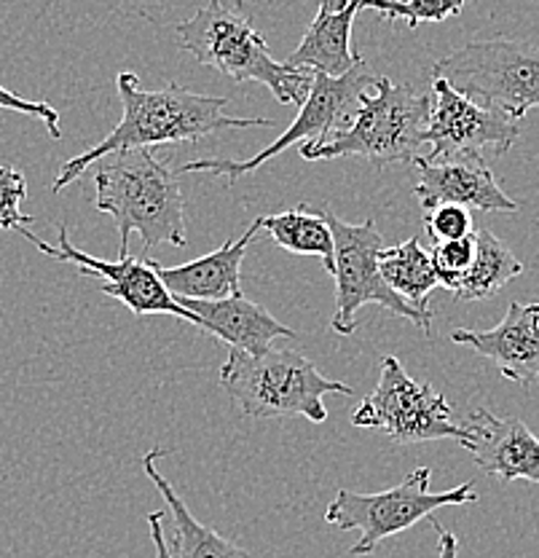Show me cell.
Masks as SVG:
<instances>
[{"instance_id":"cell-1","label":"cell","mask_w":539,"mask_h":558,"mask_svg":"<svg viewBox=\"0 0 539 558\" xmlns=\"http://www.w3.org/2000/svg\"><path fill=\"white\" fill-rule=\"evenodd\" d=\"M124 116L106 140L84 154L73 156L57 172L51 191L60 194L73 180L89 172L100 159L124 150L156 148V145L196 143L207 135H218L223 130H250V126H274L271 119H236L225 113V97H207L183 89L177 84H167L164 89L145 92L135 73H121L115 78Z\"/></svg>"},{"instance_id":"cell-2","label":"cell","mask_w":539,"mask_h":558,"mask_svg":"<svg viewBox=\"0 0 539 558\" xmlns=\"http://www.w3.org/2000/svg\"><path fill=\"white\" fill-rule=\"evenodd\" d=\"M95 174V207L119 226L121 255H130V236H140L145 250L156 244L185 247V205L180 172L150 148L106 156L89 170Z\"/></svg>"},{"instance_id":"cell-3","label":"cell","mask_w":539,"mask_h":558,"mask_svg":"<svg viewBox=\"0 0 539 558\" xmlns=\"http://www.w3.org/2000/svg\"><path fill=\"white\" fill-rule=\"evenodd\" d=\"M180 46L201 65L216 68L236 84L266 86L282 105H304L315 86L311 70L277 62L264 35L242 14V0H207L191 20L175 27Z\"/></svg>"},{"instance_id":"cell-4","label":"cell","mask_w":539,"mask_h":558,"mask_svg":"<svg viewBox=\"0 0 539 558\" xmlns=\"http://www.w3.org/2000/svg\"><path fill=\"white\" fill-rule=\"evenodd\" d=\"M432 92L414 84L376 81L373 92L363 95L350 126L322 145H301V159H365L376 167L395 161L414 165L430 126Z\"/></svg>"},{"instance_id":"cell-5","label":"cell","mask_w":539,"mask_h":558,"mask_svg":"<svg viewBox=\"0 0 539 558\" xmlns=\"http://www.w3.org/2000/svg\"><path fill=\"white\" fill-rule=\"evenodd\" d=\"M220 384L245 416H304L315 424L328 418L324 395H352L350 384L322 376L293 349H269L266 354L229 349Z\"/></svg>"},{"instance_id":"cell-6","label":"cell","mask_w":539,"mask_h":558,"mask_svg":"<svg viewBox=\"0 0 539 558\" xmlns=\"http://www.w3.org/2000/svg\"><path fill=\"white\" fill-rule=\"evenodd\" d=\"M432 78H443L460 95L524 121L539 108V49L520 40L491 38L440 57Z\"/></svg>"},{"instance_id":"cell-7","label":"cell","mask_w":539,"mask_h":558,"mask_svg":"<svg viewBox=\"0 0 539 558\" xmlns=\"http://www.w3.org/2000/svg\"><path fill=\"white\" fill-rule=\"evenodd\" d=\"M430 484L432 470L419 468L405 475L395 488H387L379 494H357L341 488L324 510V521L339 529H359L363 537L357 539V545H352L350 556L365 558L373 554L387 537H395L419 521H430L434 510L478 499L473 481L438 494L430 492Z\"/></svg>"},{"instance_id":"cell-8","label":"cell","mask_w":539,"mask_h":558,"mask_svg":"<svg viewBox=\"0 0 539 558\" xmlns=\"http://www.w3.org/2000/svg\"><path fill=\"white\" fill-rule=\"evenodd\" d=\"M322 213L335 242V314L330 317V328L339 336H352L357 330V312L376 304L395 317L416 323L425 336H430L432 325L381 277L379 258L387 247L376 220L365 218L363 223H344L330 209Z\"/></svg>"},{"instance_id":"cell-9","label":"cell","mask_w":539,"mask_h":558,"mask_svg":"<svg viewBox=\"0 0 539 558\" xmlns=\"http://www.w3.org/2000/svg\"><path fill=\"white\" fill-rule=\"evenodd\" d=\"M379 75L373 73L365 60H359L355 68L350 70L341 78H330L324 73H315V86H311L306 102L298 108L293 124L282 132L274 143L266 145L264 150L245 161H223V159H199L188 161V165L180 167L177 172H212V174H225L229 183H234L242 174H250L264 167L266 161L277 159L280 154H285L290 145L304 143V145H322L330 137L344 132L346 126L355 121L359 100L363 95L373 92Z\"/></svg>"},{"instance_id":"cell-10","label":"cell","mask_w":539,"mask_h":558,"mask_svg":"<svg viewBox=\"0 0 539 558\" xmlns=\"http://www.w3.org/2000/svg\"><path fill=\"white\" fill-rule=\"evenodd\" d=\"M352 424L359 429H381L400 446L443 438L460 440L465 449L469 446L467 429L454 422L445 395L432 384L411 379L403 363L392 354L381 360L379 384L368 398H363L352 414Z\"/></svg>"},{"instance_id":"cell-11","label":"cell","mask_w":539,"mask_h":558,"mask_svg":"<svg viewBox=\"0 0 539 558\" xmlns=\"http://www.w3.org/2000/svg\"><path fill=\"white\" fill-rule=\"evenodd\" d=\"M520 135V119L504 110L486 108L460 95L449 81H432V113L425 132V145L432 154L430 161H460L483 159L486 148H494L497 156L510 150Z\"/></svg>"},{"instance_id":"cell-12","label":"cell","mask_w":539,"mask_h":558,"mask_svg":"<svg viewBox=\"0 0 539 558\" xmlns=\"http://www.w3.org/2000/svg\"><path fill=\"white\" fill-rule=\"evenodd\" d=\"M60 242L49 244L40 236L33 234L30 229H22L20 234L27 242H33L44 255L54 260H65V264H75L84 277H100L106 282L100 284V293L110 295L119 304H124L126 310L137 317H148V314H172V317L185 319V323H194L196 317L185 310L175 295L167 290V284L161 282L156 264L143 258H132V255H119L115 260H102L95 255L84 253V250L73 247L71 234H68V226L62 223L60 229Z\"/></svg>"},{"instance_id":"cell-13","label":"cell","mask_w":539,"mask_h":558,"mask_svg":"<svg viewBox=\"0 0 539 558\" xmlns=\"http://www.w3.org/2000/svg\"><path fill=\"white\" fill-rule=\"evenodd\" d=\"M462 427L467 429V451L473 453L480 473L539 484V438L529 424L515 416L500 418L489 409H473Z\"/></svg>"},{"instance_id":"cell-14","label":"cell","mask_w":539,"mask_h":558,"mask_svg":"<svg viewBox=\"0 0 539 558\" xmlns=\"http://www.w3.org/2000/svg\"><path fill=\"white\" fill-rule=\"evenodd\" d=\"M414 167L419 170L414 194L427 213L443 205H460L480 213H518V202L500 189L486 159L430 161L419 156Z\"/></svg>"},{"instance_id":"cell-15","label":"cell","mask_w":539,"mask_h":558,"mask_svg":"<svg viewBox=\"0 0 539 558\" xmlns=\"http://www.w3.org/2000/svg\"><path fill=\"white\" fill-rule=\"evenodd\" d=\"M451 341L491 360L507 381L531 387L539 379V301L507 306V314L491 330H454Z\"/></svg>"},{"instance_id":"cell-16","label":"cell","mask_w":539,"mask_h":558,"mask_svg":"<svg viewBox=\"0 0 539 558\" xmlns=\"http://www.w3.org/2000/svg\"><path fill=\"white\" fill-rule=\"evenodd\" d=\"M264 229V218H255L240 240L225 242L216 253H207L191 264L159 266L161 282L167 284L177 301H225L242 295V260L258 231Z\"/></svg>"},{"instance_id":"cell-17","label":"cell","mask_w":539,"mask_h":558,"mask_svg":"<svg viewBox=\"0 0 539 558\" xmlns=\"http://www.w3.org/2000/svg\"><path fill=\"white\" fill-rule=\"evenodd\" d=\"M196 317V325L231 349L247 354H266L277 339H295V330L264 306L253 304L245 295L225 301H180Z\"/></svg>"},{"instance_id":"cell-18","label":"cell","mask_w":539,"mask_h":558,"mask_svg":"<svg viewBox=\"0 0 539 558\" xmlns=\"http://www.w3.org/2000/svg\"><path fill=\"white\" fill-rule=\"evenodd\" d=\"M359 9H363V0H355L350 9L339 11V14H317L301 44L285 60V65L324 73L330 78H341L350 73L363 60L352 51V27H355Z\"/></svg>"},{"instance_id":"cell-19","label":"cell","mask_w":539,"mask_h":558,"mask_svg":"<svg viewBox=\"0 0 539 558\" xmlns=\"http://www.w3.org/2000/svg\"><path fill=\"white\" fill-rule=\"evenodd\" d=\"M167 453L170 451L150 449L143 457V470L150 478V484L159 488L167 508H170L172 519H175L177 558H250L245 548H240V545H234L231 539H225L223 534H218L216 529L205 526V523L196 521L194 515H191V510L185 508V502L180 499L175 486H172L159 470V462Z\"/></svg>"},{"instance_id":"cell-20","label":"cell","mask_w":539,"mask_h":558,"mask_svg":"<svg viewBox=\"0 0 539 558\" xmlns=\"http://www.w3.org/2000/svg\"><path fill=\"white\" fill-rule=\"evenodd\" d=\"M381 277L387 279L397 295H403L427 323L432 325V310H430V293L440 284L438 269L432 264V253L425 250L416 236L405 240L395 247H387L379 258Z\"/></svg>"},{"instance_id":"cell-21","label":"cell","mask_w":539,"mask_h":558,"mask_svg":"<svg viewBox=\"0 0 539 558\" xmlns=\"http://www.w3.org/2000/svg\"><path fill=\"white\" fill-rule=\"evenodd\" d=\"M264 229L280 244L282 250L293 255H311L320 258L324 271L335 275V242L322 209L311 205H298L295 209L280 215H260Z\"/></svg>"},{"instance_id":"cell-22","label":"cell","mask_w":539,"mask_h":558,"mask_svg":"<svg viewBox=\"0 0 539 558\" xmlns=\"http://www.w3.org/2000/svg\"><path fill=\"white\" fill-rule=\"evenodd\" d=\"M524 275V264L513 255L507 244L494 236V231H475V260L465 277L451 290L456 301H483L500 293L504 284Z\"/></svg>"},{"instance_id":"cell-23","label":"cell","mask_w":539,"mask_h":558,"mask_svg":"<svg viewBox=\"0 0 539 558\" xmlns=\"http://www.w3.org/2000/svg\"><path fill=\"white\" fill-rule=\"evenodd\" d=\"M363 9H376L387 20H405L408 27H416L421 22H443L449 16H460L462 9H465V0H405V3L363 0Z\"/></svg>"},{"instance_id":"cell-24","label":"cell","mask_w":539,"mask_h":558,"mask_svg":"<svg viewBox=\"0 0 539 558\" xmlns=\"http://www.w3.org/2000/svg\"><path fill=\"white\" fill-rule=\"evenodd\" d=\"M27 199V180L16 167L0 165V231H22L33 223V215L22 213Z\"/></svg>"},{"instance_id":"cell-25","label":"cell","mask_w":539,"mask_h":558,"mask_svg":"<svg viewBox=\"0 0 539 558\" xmlns=\"http://www.w3.org/2000/svg\"><path fill=\"white\" fill-rule=\"evenodd\" d=\"M432 264L438 269L440 288L451 290L456 288L462 277L467 275L469 266L475 260V234L465 236V240H451V242H438L432 244Z\"/></svg>"},{"instance_id":"cell-26","label":"cell","mask_w":539,"mask_h":558,"mask_svg":"<svg viewBox=\"0 0 539 558\" xmlns=\"http://www.w3.org/2000/svg\"><path fill=\"white\" fill-rule=\"evenodd\" d=\"M425 229L432 236V244L465 240V236L475 234L473 215H469L467 207L460 205H443L430 209V215H425Z\"/></svg>"},{"instance_id":"cell-27","label":"cell","mask_w":539,"mask_h":558,"mask_svg":"<svg viewBox=\"0 0 539 558\" xmlns=\"http://www.w3.org/2000/svg\"><path fill=\"white\" fill-rule=\"evenodd\" d=\"M0 110H14V113L33 116V119L44 121L46 130H49L51 137H54V140L62 137L60 113H57V108H51L49 102L25 100V97L14 95V92H9V89H5V86H0Z\"/></svg>"},{"instance_id":"cell-28","label":"cell","mask_w":539,"mask_h":558,"mask_svg":"<svg viewBox=\"0 0 539 558\" xmlns=\"http://www.w3.org/2000/svg\"><path fill=\"white\" fill-rule=\"evenodd\" d=\"M148 526H150V539H154V548H156V558H177L164 539V515L150 513Z\"/></svg>"},{"instance_id":"cell-29","label":"cell","mask_w":539,"mask_h":558,"mask_svg":"<svg viewBox=\"0 0 539 558\" xmlns=\"http://www.w3.org/2000/svg\"><path fill=\"white\" fill-rule=\"evenodd\" d=\"M430 523H432V529H434V532L440 534V548H438V558H460V539H456L454 534H451V532H445V529L440 526V523L434 521V519H430Z\"/></svg>"},{"instance_id":"cell-30","label":"cell","mask_w":539,"mask_h":558,"mask_svg":"<svg viewBox=\"0 0 539 558\" xmlns=\"http://www.w3.org/2000/svg\"><path fill=\"white\" fill-rule=\"evenodd\" d=\"M355 0H320V11L317 14H339V11H346Z\"/></svg>"},{"instance_id":"cell-31","label":"cell","mask_w":539,"mask_h":558,"mask_svg":"<svg viewBox=\"0 0 539 558\" xmlns=\"http://www.w3.org/2000/svg\"><path fill=\"white\" fill-rule=\"evenodd\" d=\"M392 3H405V0H392Z\"/></svg>"}]
</instances>
